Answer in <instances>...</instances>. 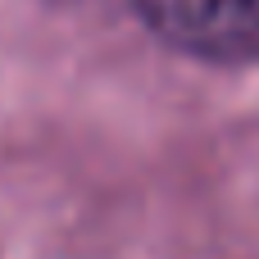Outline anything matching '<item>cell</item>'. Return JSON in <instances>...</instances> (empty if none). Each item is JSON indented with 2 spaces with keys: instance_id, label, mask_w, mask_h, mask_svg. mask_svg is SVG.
I'll return each instance as SVG.
<instances>
[{
  "instance_id": "obj_1",
  "label": "cell",
  "mask_w": 259,
  "mask_h": 259,
  "mask_svg": "<svg viewBox=\"0 0 259 259\" xmlns=\"http://www.w3.org/2000/svg\"><path fill=\"white\" fill-rule=\"evenodd\" d=\"M146 27L214 64H259V0H137Z\"/></svg>"
}]
</instances>
